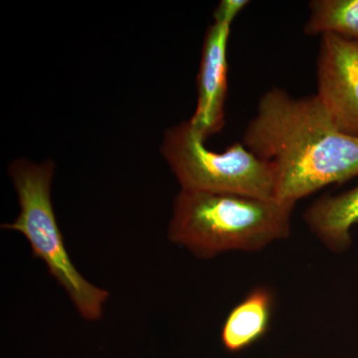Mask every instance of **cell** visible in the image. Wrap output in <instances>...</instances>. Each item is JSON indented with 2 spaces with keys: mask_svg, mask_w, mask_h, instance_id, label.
<instances>
[{
  "mask_svg": "<svg viewBox=\"0 0 358 358\" xmlns=\"http://www.w3.org/2000/svg\"><path fill=\"white\" fill-rule=\"evenodd\" d=\"M54 173L55 164L51 160L36 164L17 159L9 164L20 213L13 222L2 224L1 228L22 234L33 257L44 263L78 313L88 322H96L102 319L110 293L88 281L71 259L52 203Z\"/></svg>",
  "mask_w": 358,
  "mask_h": 358,
  "instance_id": "cell-3",
  "label": "cell"
},
{
  "mask_svg": "<svg viewBox=\"0 0 358 358\" xmlns=\"http://www.w3.org/2000/svg\"><path fill=\"white\" fill-rule=\"evenodd\" d=\"M249 3L248 0H222L214 11L213 18H222L233 22Z\"/></svg>",
  "mask_w": 358,
  "mask_h": 358,
  "instance_id": "cell-10",
  "label": "cell"
},
{
  "mask_svg": "<svg viewBox=\"0 0 358 358\" xmlns=\"http://www.w3.org/2000/svg\"><path fill=\"white\" fill-rule=\"evenodd\" d=\"M294 205L275 197L180 189L167 238L206 260L228 252L261 251L289 237Z\"/></svg>",
  "mask_w": 358,
  "mask_h": 358,
  "instance_id": "cell-2",
  "label": "cell"
},
{
  "mask_svg": "<svg viewBox=\"0 0 358 358\" xmlns=\"http://www.w3.org/2000/svg\"><path fill=\"white\" fill-rule=\"evenodd\" d=\"M205 141L189 121L164 133L160 152L180 189L275 197L272 169L243 143L216 152L209 150Z\"/></svg>",
  "mask_w": 358,
  "mask_h": 358,
  "instance_id": "cell-4",
  "label": "cell"
},
{
  "mask_svg": "<svg viewBox=\"0 0 358 358\" xmlns=\"http://www.w3.org/2000/svg\"><path fill=\"white\" fill-rule=\"evenodd\" d=\"M308 8V36L334 34L358 42V0H313Z\"/></svg>",
  "mask_w": 358,
  "mask_h": 358,
  "instance_id": "cell-9",
  "label": "cell"
},
{
  "mask_svg": "<svg viewBox=\"0 0 358 358\" xmlns=\"http://www.w3.org/2000/svg\"><path fill=\"white\" fill-rule=\"evenodd\" d=\"M317 82L315 96L336 128L358 138V42L320 36Z\"/></svg>",
  "mask_w": 358,
  "mask_h": 358,
  "instance_id": "cell-5",
  "label": "cell"
},
{
  "mask_svg": "<svg viewBox=\"0 0 358 358\" xmlns=\"http://www.w3.org/2000/svg\"><path fill=\"white\" fill-rule=\"evenodd\" d=\"M232 21L214 18L205 33L199 76L196 109L189 120L193 128L207 140L224 126V108L228 91L227 49Z\"/></svg>",
  "mask_w": 358,
  "mask_h": 358,
  "instance_id": "cell-6",
  "label": "cell"
},
{
  "mask_svg": "<svg viewBox=\"0 0 358 358\" xmlns=\"http://www.w3.org/2000/svg\"><path fill=\"white\" fill-rule=\"evenodd\" d=\"M305 221L324 246L334 252L345 251L352 243L350 231L358 224V185L317 199L306 211Z\"/></svg>",
  "mask_w": 358,
  "mask_h": 358,
  "instance_id": "cell-8",
  "label": "cell"
},
{
  "mask_svg": "<svg viewBox=\"0 0 358 358\" xmlns=\"http://www.w3.org/2000/svg\"><path fill=\"white\" fill-rule=\"evenodd\" d=\"M243 145L272 169L275 197L296 204L327 185L358 176V138L343 134L317 96L266 92Z\"/></svg>",
  "mask_w": 358,
  "mask_h": 358,
  "instance_id": "cell-1",
  "label": "cell"
},
{
  "mask_svg": "<svg viewBox=\"0 0 358 358\" xmlns=\"http://www.w3.org/2000/svg\"><path fill=\"white\" fill-rule=\"evenodd\" d=\"M274 294L267 287H257L238 303L224 320L221 343L227 352H243L262 339L270 329Z\"/></svg>",
  "mask_w": 358,
  "mask_h": 358,
  "instance_id": "cell-7",
  "label": "cell"
}]
</instances>
